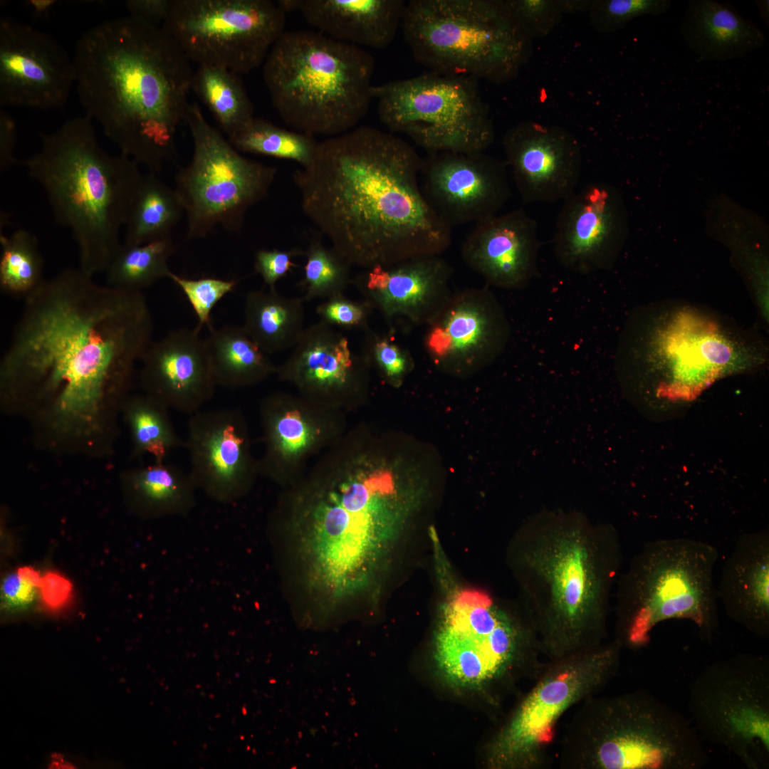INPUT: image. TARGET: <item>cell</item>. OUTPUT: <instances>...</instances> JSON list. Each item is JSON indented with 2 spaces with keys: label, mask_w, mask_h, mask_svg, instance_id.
<instances>
[{
  "label": "cell",
  "mask_w": 769,
  "mask_h": 769,
  "mask_svg": "<svg viewBox=\"0 0 769 769\" xmlns=\"http://www.w3.org/2000/svg\"><path fill=\"white\" fill-rule=\"evenodd\" d=\"M93 278L67 268L45 279L25 298L1 362L4 399L47 409L65 430L94 427L152 342L142 291Z\"/></svg>",
  "instance_id": "6da1fadb"
},
{
  "label": "cell",
  "mask_w": 769,
  "mask_h": 769,
  "mask_svg": "<svg viewBox=\"0 0 769 769\" xmlns=\"http://www.w3.org/2000/svg\"><path fill=\"white\" fill-rule=\"evenodd\" d=\"M422 160L393 133L362 126L319 142L293 179L304 214L351 266H389L451 244L422 193Z\"/></svg>",
  "instance_id": "7a4b0ae2"
},
{
  "label": "cell",
  "mask_w": 769,
  "mask_h": 769,
  "mask_svg": "<svg viewBox=\"0 0 769 769\" xmlns=\"http://www.w3.org/2000/svg\"><path fill=\"white\" fill-rule=\"evenodd\" d=\"M85 113L122 153L159 174L174 157L194 71L161 27L129 16L85 31L73 56Z\"/></svg>",
  "instance_id": "3957f363"
},
{
  "label": "cell",
  "mask_w": 769,
  "mask_h": 769,
  "mask_svg": "<svg viewBox=\"0 0 769 769\" xmlns=\"http://www.w3.org/2000/svg\"><path fill=\"white\" fill-rule=\"evenodd\" d=\"M521 543L522 583L543 653L554 659L603 644L622 563L617 530L577 511L544 509Z\"/></svg>",
  "instance_id": "277c9868"
},
{
  "label": "cell",
  "mask_w": 769,
  "mask_h": 769,
  "mask_svg": "<svg viewBox=\"0 0 769 769\" xmlns=\"http://www.w3.org/2000/svg\"><path fill=\"white\" fill-rule=\"evenodd\" d=\"M20 162L43 189L54 217L77 245L79 268L93 277L105 272L122 245L132 198L142 177L140 164L100 145L92 119H68Z\"/></svg>",
  "instance_id": "5b68a950"
},
{
  "label": "cell",
  "mask_w": 769,
  "mask_h": 769,
  "mask_svg": "<svg viewBox=\"0 0 769 769\" xmlns=\"http://www.w3.org/2000/svg\"><path fill=\"white\" fill-rule=\"evenodd\" d=\"M395 483L386 470L354 474L321 494L293 528L307 588L329 605L353 600L393 533Z\"/></svg>",
  "instance_id": "8992f818"
},
{
  "label": "cell",
  "mask_w": 769,
  "mask_h": 769,
  "mask_svg": "<svg viewBox=\"0 0 769 769\" xmlns=\"http://www.w3.org/2000/svg\"><path fill=\"white\" fill-rule=\"evenodd\" d=\"M375 61L361 47L313 31H285L268 53L263 76L273 107L298 132L330 137L367 114Z\"/></svg>",
  "instance_id": "52a82bcc"
},
{
  "label": "cell",
  "mask_w": 769,
  "mask_h": 769,
  "mask_svg": "<svg viewBox=\"0 0 769 769\" xmlns=\"http://www.w3.org/2000/svg\"><path fill=\"white\" fill-rule=\"evenodd\" d=\"M716 547L686 538L646 543L615 585L617 639L622 647L647 646L653 629L669 619L694 624L710 641L718 627L713 572Z\"/></svg>",
  "instance_id": "ba28073f"
},
{
  "label": "cell",
  "mask_w": 769,
  "mask_h": 769,
  "mask_svg": "<svg viewBox=\"0 0 769 769\" xmlns=\"http://www.w3.org/2000/svg\"><path fill=\"white\" fill-rule=\"evenodd\" d=\"M401 28L415 61L442 74L508 83L532 53L504 0H411Z\"/></svg>",
  "instance_id": "9c48e42d"
},
{
  "label": "cell",
  "mask_w": 769,
  "mask_h": 769,
  "mask_svg": "<svg viewBox=\"0 0 769 769\" xmlns=\"http://www.w3.org/2000/svg\"><path fill=\"white\" fill-rule=\"evenodd\" d=\"M575 760L599 769H700L709 761L680 713L643 691L602 699L574 738Z\"/></svg>",
  "instance_id": "30bf717a"
},
{
  "label": "cell",
  "mask_w": 769,
  "mask_h": 769,
  "mask_svg": "<svg viewBox=\"0 0 769 769\" xmlns=\"http://www.w3.org/2000/svg\"><path fill=\"white\" fill-rule=\"evenodd\" d=\"M372 97L390 132L429 153L481 152L494 141L489 106L472 77L429 71L373 85Z\"/></svg>",
  "instance_id": "8fae6325"
},
{
  "label": "cell",
  "mask_w": 769,
  "mask_h": 769,
  "mask_svg": "<svg viewBox=\"0 0 769 769\" xmlns=\"http://www.w3.org/2000/svg\"><path fill=\"white\" fill-rule=\"evenodd\" d=\"M185 122L193 142L190 162L174 177L187 218L188 240L206 237L217 226L241 231L249 209L265 199L277 169L244 157L190 103Z\"/></svg>",
  "instance_id": "7c38bea8"
},
{
  "label": "cell",
  "mask_w": 769,
  "mask_h": 769,
  "mask_svg": "<svg viewBox=\"0 0 769 769\" xmlns=\"http://www.w3.org/2000/svg\"><path fill=\"white\" fill-rule=\"evenodd\" d=\"M689 710L700 737L748 769L769 766V659L740 654L705 667L691 681Z\"/></svg>",
  "instance_id": "4fadbf2b"
},
{
  "label": "cell",
  "mask_w": 769,
  "mask_h": 769,
  "mask_svg": "<svg viewBox=\"0 0 769 769\" xmlns=\"http://www.w3.org/2000/svg\"><path fill=\"white\" fill-rule=\"evenodd\" d=\"M285 24L270 0H173L161 27L191 63L241 74L264 63Z\"/></svg>",
  "instance_id": "5bb4252c"
},
{
  "label": "cell",
  "mask_w": 769,
  "mask_h": 769,
  "mask_svg": "<svg viewBox=\"0 0 769 769\" xmlns=\"http://www.w3.org/2000/svg\"><path fill=\"white\" fill-rule=\"evenodd\" d=\"M619 642L553 659L538 678L493 748L499 765L537 766L560 718L616 673Z\"/></svg>",
  "instance_id": "9a60e30c"
},
{
  "label": "cell",
  "mask_w": 769,
  "mask_h": 769,
  "mask_svg": "<svg viewBox=\"0 0 769 769\" xmlns=\"http://www.w3.org/2000/svg\"><path fill=\"white\" fill-rule=\"evenodd\" d=\"M426 326L428 356L444 372L461 376L494 361L507 347L511 332L502 304L487 287L453 292Z\"/></svg>",
  "instance_id": "2e32d148"
},
{
  "label": "cell",
  "mask_w": 769,
  "mask_h": 769,
  "mask_svg": "<svg viewBox=\"0 0 769 769\" xmlns=\"http://www.w3.org/2000/svg\"><path fill=\"white\" fill-rule=\"evenodd\" d=\"M75 85V68L53 36L8 16L0 18V107L58 109Z\"/></svg>",
  "instance_id": "e0dca14e"
},
{
  "label": "cell",
  "mask_w": 769,
  "mask_h": 769,
  "mask_svg": "<svg viewBox=\"0 0 769 769\" xmlns=\"http://www.w3.org/2000/svg\"><path fill=\"white\" fill-rule=\"evenodd\" d=\"M523 647L543 651L535 625L522 628L496 607L444 620L437 637L436 660L449 681L475 687L501 675Z\"/></svg>",
  "instance_id": "ac0fdd59"
},
{
  "label": "cell",
  "mask_w": 769,
  "mask_h": 769,
  "mask_svg": "<svg viewBox=\"0 0 769 769\" xmlns=\"http://www.w3.org/2000/svg\"><path fill=\"white\" fill-rule=\"evenodd\" d=\"M507 165L481 152H441L422 159L419 181L434 211L450 227L498 214L511 197Z\"/></svg>",
  "instance_id": "d6986e66"
},
{
  "label": "cell",
  "mask_w": 769,
  "mask_h": 769,
  "mask_svg": "<svg viewBox=\"0 0 769 769\" xmlns=\"http://www.w3.org/2000/svg\"><path fill=\"white\" fill-rule=\"evenodd\" d=\"M502 147L524 203L564 201L576 190L582 155L579 141L567 130L523 121L506 130Z\"/></svg>",
  "instance_id": "ffe728a7"
},
{
  "label": "cell",
  "mask_w": 769,
  "mask_h": 769,
  "mask_svg": "<svg viewBox=\"0 0 769 769\" xmlns=\"http://www.w3.org/2000/svg\"><path fill=\"white\" fill-rule=\"evenodd\" d=\"M626 233L624 211L609 186L592 182L563 201L553 236L558 262L587 275L612 263Z\"/></svg>",
  "instance_id": "44dd1931"
},
{
  "label": "cell",
  "mask_w": 769,
  "mask_h": 769,
  "mask_svg": "<svg viewBox=\"0 0 769 769\" xmlns=\"http://www.w3.org/2000/svg\"><path fill=\"white\" fill-rule=\"evenodd\" d=\"M184 446L197 488L213 500L233 503L247 490L251 466L241 414L224 408L192 414Z\"/></svg>",
  "instance_id": "7402d4cb"
},
{
  "label": "cell",
  "mask_w": 769,
  "mask_h": 769,
  "mask_svg": "<svg viewBox=\"0 0 769 769\" xmlns=\"http://www.w3.org/2000/svg\"><path fill=\"white\" fill-rule=\"evenodd\" d=\"M453 273L440 255L425 256L365 269L352 283L363 300L386 319L402 317L427 325L451 296Z\"/></svg>",
  "instance_id": "603a6c76"
},
{
  "label": "cell",
  "mask_w": 769,
  "mask_h": 769,
  "mask_svg": "<svg viewBox=\"0 0 769 769\" xmlns=\"http://www.w3.org/2000/svg\"><path fill=\"white\" fill-rule=\"evenodd\" d=\"M538 227L522 208L478 221L461 244L462 260L488 286L523 289L538 272Z\"/></svg>",
  "instance_id": "cb8c5ba5"
},
{
  "label": "cell",
  "mask_w": 769,
  "mask_h": 769,
  "mask_svg": "<svg viewBox=\"0 0 769 769\" xmlns=\"http://www.w3.org/2000/svg\"><path fill=\"white\" fill-rule=\"evenodd\" d=\"M197 328L170 332L151 342L141 361L148 395L168 408L194 414L216 386L205 339Z\"/></svg>",
  "instance_id": "d4e9b609"
},
{
  "label": "cell",
  "mask_w": 769,
  "mask_h": 769,
  "mask_svg": "<svg viewBox=\"0 0 769 769\" xmlns=\"http://www.w3.org/2000/svg\"><path fill=\"white\" fill-rule=\"evenodd\" d=\"M661 350L672 380L660 387L663 396L691 398L707 387L736 360L729 341L713 323L681 313L669 323Z\"/></svg>",
  "instance_id": "484cf974"
},
{
  "label": "cell",
  "mask_w": 769,
  "mask_h": 769,
  "mask_svg": "<svg viewBox=\"0 0 769 769\" xmlns=\"http://www.w3.org/2000/svg\"><path fill=\"white\" fill-rule=\"evenodd\" d=\"M726 614L763 639L769 637V535L741 536L726 560L716 586Z\"/></svg>",
  "instance_id": "4316f807"
},
{
  "label": "cell",
  "mask_w": 769,
  "mask_h": 769,
  "mask_svg": "<svg viewBox=\"0 0 769 769\" xmlns=\"http://www.w3.org/2000/svg\"><path fill=\"white\" fill-rule=\"evenodd\" d=\"M286 14L299 11L319 32L359 47L382 49L393 41L405 7L403 0H280Z\"/></svg>",
  "instance_id": "83f0119b"
},
{
  "label": "cell",
  "mask_w": 769,
  "mask_h": 769,
  "mask_svg": "<svg viewBox=\"0 0 769 769\" xmlns=\"http://www.w3.org/2000/svg\"><path fill=\"white\" fill-rule=\"evenodd\" d=\"M367 364L346 336L320 320L305 328L279 372L306 389L330 394L360 384Z\"/></svg>",
  "instance_id": "f1b7e54d"
},
{
  "label": "cell",
  "mask_w": 769,
  "mask_h": 769,
  "mask_svg": "<svg viewBox=\"0 0 769 769\" xmlns=\"http://www.w3.org/2000/svg\"><path fill=\"white\" fill-rule=\"evenodd\" d=\"M680 33L700 58L726 61L760 48L765 35L730 3L689 0Z\"/></svg>",
  "instance_id": "f546056e"
},
{
  "label": "cell",
  "mask_w": 769,
  "mask_h": 769,
  "mask_svg": "<svg viewBox=\"0 0 769 769\" xmlns=\"http://www.w3.org/2000/svg\"><path fill=\"white\" fill-rule=\"evenodd\" d=\"M244 315L243 328L267 355L293 348L305 329L303 298L285 296L276 288L249 292Z\"/></svg>",
  "instance_id": "4dcf8cb0"
},
{
  "label": "cell",
  "mask_w": 769,
  "mask_h": 769,
  "mask_svg": "<svg viewBox=\"0 0 769 769\" xmlns=\"http://www.w3.org/2000/svg\"><path fill=\"white\" fill-rule=\"evenodd\" d=\"M205 340L216 385L231 389L244 387L275 370L268 355L242 326L212 328Z\"/></svg>",
  "instance_id": "1f68e13d"
},
{
  "label": "cell",
  "mask_w": 769,
  "mask_h": 769,
  "mask_svg": "<svg viewBox=\"0 0 769 769\" xmlns=\"http://www.w3.org/2000/svg\"><path fill=\"white\" fill-rule=\"evenodd\" d=\"M184 214L174 188L147 172L138 184L125 224L124 244L140 245L170 237Z\"/></svg>",
  "instance_id": "d6a6232c"
},
{
  "label": "cell",
  "mask_w": 769,
  "mask_h": 769,
  "mask_svg": "<svg viewBox=\"0 0 769 769\" xmlns=\"http://www.w3.org/2000/svg\"><path fill=\"white\" fill-rule=\"evenodd\" d=\"M127 483L137 506L151 514L185 516L196 504L189 472L164 461L132 472Z\"/></svg>",
  "instance_id": "836d02e7"
},
{
  "label": "cell",
  "mask_w": 769,
  "mask_h": 769,
  "mask_svg": "<svg viewBox=\"0 0 769 769\" xmlns=\"http://www.w3.org/2000/svg\"><path fill=\"white\" fill-rule=\"evenodd\" d=\"M192 90L229 138L253 118V104L238 73L227 68L199 65Z\"/></svg>",
  "instance_id": "e575fe53"
},
{
  "label": "cell",
  "mask_w": 769,
  "mask_h": 769,
  "mask_svg": "<svg viewBox=\"0 0 769 769\" xmlns=\"http://www.w3.org/2000/svg\"><path fill=\"white\" fill-rule=\"evenodd\" d=\"M174 251L170 237L140 245L122 243L106 271L107 285L120 289L142 291L171 271L168 261Z\"/></svg>",
  "instance_id": "d590c367"
},
{
  "label": "cell",
  "mask_w": 769,
  "mask_h": 769,
  "mask_svg": "<svg viewBox=\"0 0 769 769\" xmlns=\"http://www.w3.org/2000/svg\"><path fill=\"white\" fill-rule=\"evenodd\" d=\"M0 287L4 293L24 299L45 280L43 260L36 236L19 229L0 235Z\"/></svg>",
  "instance_id": "8d00e7d4"
},
{
  "label": "cell",
  "mask_w": 769,
  "mask_h": 769,
  "mask_svg": "<svg viewBox=\"0 0 769 769\" xmlns=\"http://www.w3.org/2000/svg\"><path fill=\"white\" fill-rule=\"evenodd\" d=\"M228 140L241 153L292 160L301 167L310 162L319 143L313 135L288 130L256 117Z\"/></svg>",
  "instance_id": "74e56055"
},
{
  "label": "cell",
  "mask_w": 769,
  "mask_h": 769,
  "mask_svg": "<svg viewBox=\"0 0 769 769\" xmlns=\"http://www.w3.org/2000/svg\"><path fill=\"white\" fill-rule=\"evenodd\" d=\"M126 414L135 449L163 462L173 449L184 446L169 419L168 407L152 396L137 397L126 402Z\"/></svg>",
  "instance_id": "f35d334b"
},
{
  "label": "cell",
  "mask_w": 769,
  "mask_h": 769,
  "mask_svg": "<svg viewBox=\"0 0 769 769\" xmlns=\"http://www.w3.org/2000/svg\"><path fill=\"white\" fill-rule=\"evenodd\" d=\"M304 256L303 276L299 286L303 292V300L327 299L344 293L350 283L352 266L333 247L328 248L318 237L313 238Z\"/></svg>",
  "instance_id": "ab89813d"
},
{
  "label": "cell",
  "mask_w": 769,
  "mask_h": 769,
  "mask_svg": "<svg viewBox=\"0 0 769 769\" xmlns=\"http://www.w3.org/2000/svg\"><path fill=\"white\" fill-rule=\"evenodd\" d=\"M671 6L670 0H592L588 13L592 26L609 33L624 28L634 19L662 15Z\"/></svg>",
  "instance_id": "60d3db41"
},
{
  "label": "cell",
  "mask_w": 769,
  "mask_h": 769,
  "mask_svg": "<svg viewBox=\"0 0 769 769\" xmlns=\"http://www.w3.org/2000/svg\"><path fill=\"white\" fill-rule=\"evenodd\" d=\"M365 333L361 354L389 383L399 385L414 367L410 352L387 335L374 333L370 328Z\"/></svg>",
  "instance_id": "b9f144b4"
},
{
  "label": "cell",
  "mask_w": 769,
  "mask_h": 769,
  "mask_svg": "<svg viewBox=\"0 0 769 769\" xmlns=\"http://www.w3.org/2000/svg\"><path fill=\"white\" fill-rule=\"evenodd\" d=\"M168 278L177 284L187 297L198 319L197 328L206 325L211 330V313L224 296L232 292L238 281L206 277L192 279L179 276L172 271Z\"/></svg>",
  "instance_id": "7bdbcfd3"
},
{
  "label": "cell",
  "mask_w": 769,
  "mask_h": 769,
  "mask_svg": "<svg viewBox=\"0 0 769 769\" xmlns=\"http://www.w3.org/2000/svg\"><path fill=\"white\" fill-rule=\"evenodd\" d=\"M504 2L533 41L549 35L564 16L558 0H504Z\"/></svg>",
  "instance_id": "ee69618b"
},
{
  "label": "cell",
  "mask_w": 769,
  "mask_h": 769,
  "mask_svg": "<svg viewBox=\"0 0 769 769\" xmlns=\"http://www.w3.org/2000/svg\"><path fill=\"white\" fill-rule=\"evenodd\" d=\"M272 415L269 419V441L275 454L292 456L307 445L310 431L297 409L274 412Z\"/></svg>",
  "instance_id": "f6af8a7d"
},
{
  "label": "cell",
  "mask_w": 769,
  "mask_h": 769,
  "mask_svg": "<svg viewBox=\"0 0 769 769\" xmlns=\"http://www.w3.org/2000/svg\"><path fill=\"white\" fill-rule=\"evenodd\" d=\"M372 311L365 300H352L344 293L325 299L316 308L320 321L329 325L364 332L369 329L368 321Z\"/></svg>",
  "instance_id": "bcb514c9"
},
{
  "label": "cell",
  "mask_w": 769,
  "mask_h": 769,
  "mask_svg": "<svg viewBox=\"0 0 769 769\" xmlns=\"http://www.w3.org/2000/svg\"><path fill=\"white\" fill-rule=\"evenodd\" d=\"M41 578L31 567L19 568L8 575L2 583L1 600L9 611H19L31 606L40 592Z\"/></svg>",
  "instance_id": "7dc6e473"
},
{
  "label": "cell",
  "mask_w": 769,
  "mask_h": 769,
  "mask_svg": "<svg viewBox=\"0 0 769 769\" xmlns=\"http://www.w3.org/2000/svg\"><path fill=\"white\" fill-rule=\"evenodd\" d=\"M304 253L305 251L298 248L288 250L260 249L255 253L254 269L261 275L266 287L276 288V283L296 266L294 258L304 256Z\"/></svg>",
  "instance_id": "c3c4849f"
},
{
  "label": "cell",
  "mask_w": 769,
  "mask_h": 769,
  "mask_svg": "<svg viewBox=\"0 0 769 769\" xmlns=\"http://www.w3.org/2000/svg\"><path fill=\"white\" fill-rule=\"evenodd\" d=\"M173 0H127L125 6L128 16L156 26H162L167 19Z\"/></svg>",
  "instance_id": "681fc988"
},
{
  "label": "cell",
  "mask_w": 769,
  "mask_h": 769,
  "mask_svg": "<svg viewBox=\"0 0 769 769\" xmlns=\"http://www.w3.org/2000/svg\"><path fill=\"white\" fill-rule=\"evenodd\" d=\"M16 142V124L4 109L0 110V169L4 172L11 165L19 164L14 157Z\"/></svg>",
  "instance_id": "f907efd6"
},
{
  "label": "cell",
  "mask_w": 769,
  "mask_h": 769,
  "mask_svg": "<svg viewBox=\"0 0 769 769\" xmlns=\"http://www.w3.org/2000/svg\"><path fill=\"white\" fill-rule=\"evenodd\" d=\"M39 589L44 603L54 609L66 602L70 595L71 584L64 577L50 572L41 578Z\"/></svg>",
  "instance_id": "816d5d0a"
},
{
  "label": "cell",
  "mask_w": 769,
  "mask_h": 769,
  "mask_svg": "<svg viewBox=\"0 0 769 769\" xmlns=\"http://www.w3.org/2000/svg\"><path fill=\"white\" fill-rule=\"evenodd\" d=\"M558 2L565 15L588 12L592 0H558Z\"/></svg>",
  "instance_id": "f5cc1de1"
},
{
  "label": "cell",
  "mask_w": 769,
  "mask_h": 769,
  "mask_svg": "<svg viewBox=\"0 0 769 769\" xmlns=\"http://www.w3.org/2000/svg\"><path fill=\"white\" fill-rule=\"evenodd\" d=\"M56 4V1L53 0H30L26 1V4L31 9L32 14L37 18H41L49 14Z\"/></svg>",
  "instance_id": "db71d44e"
},
{
  "label": "cell",
  "mask_w": 769,
  "mask_h": 769,
  "mask_svg": "<svg viewBox=\"0 0 769 769\" xmlns=\"http://www.w3.org/2000/svg\"><path fill=\"white\" fill-rule=\"evenodd\" d=\"M758 7L760 11V16L764 21L766 26L769 25V9H768V0H755Z\"/></svg>",
  "instance_id": "11a10c76"
}]
</instances>
